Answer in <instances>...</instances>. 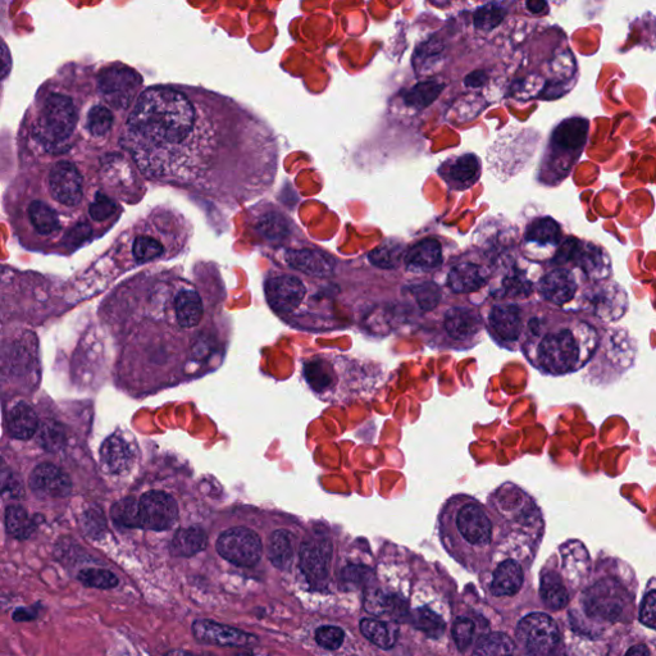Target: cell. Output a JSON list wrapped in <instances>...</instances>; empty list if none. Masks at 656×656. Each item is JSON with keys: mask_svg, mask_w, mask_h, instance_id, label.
I'll return each instance as SVG.
<instances>
[{"mask_svg": "<svg viewBox=\"0 0 656 656\" xmlns=\"http://www.w3.org/2000/svg\"><path fill=\"white\" fill-rule=\"evenodd\" d=\"M120 145L148 180L205 197L259 193L276 172L270 127L238 100L202 86L145 88L126 118Z\"/></svg>", "mask_w": 656, "mask_h": 656, "instance_id": "6da1fadb", "label": "cell"}, {"mask_svg": "<svg viewBox=\"0 0 656 656\" xmlns=\"http://www.w3.org/2000/svg\"><path fill=\"white\" fill-rule=\"evenodd\" d=\"M439 528L445 550L460 566L472 573L489 567L495 525L480 501L467 495L453 496L441 510Z\"/></svg>", "mask_w": 656, "mask_h": 656, "instance_id": "7a4b0ae2", "label": "cell"}, {"mask_svg": "<svg viewBox=\"0 0 656 656\" xmlns=\"http://www.w3.org/2000/svg\"><path fill=\"white\" fill-rule=\"evenodd\" d=\"M598 344L594 327L569 318L567 323L545 332L536 345L532 363L545 375H568L586 366Z\"/></svg>", "mask_w": 656, "mask_h": 656, "instance_id": "3957f363", "label": "cell"}, {"mask_svg": "<svg viewBox=\"0 0 656 656\" xmlns=\"http://www.w3.org/2000/svg\"><path fill=\"white\" fill-rule=\"evenodd\" d=\"M589 132L590 121L581 116L568 117L551 131L545 154V180L551 185L567 179L586 148Z\"/></svg>", "mask_w": 656, "mask_h": 656, "instance_id": "277c9868", "label": "cell"}, {"mask_svg": "<svg viewBox=\"0 0 656 656\" xmlns=\"http://www.w3.org/2000/svg\"><path fill=\"white\" fill-rule=\"evenodd\" d=\"M45 198L43 200L61 214L59 209H63L66 216L68 211H80L84 207L88 193H86V181L79 166L68 159H59L49 166L48 170L43 173V186Z\"/></svg>", "mask_w": 656, "mask_h": 656, "instance_id": "5b68a950", "label": "cell"}, {"mask_svg": "<svg viewBox=\"0 0 656 656\" xmlns=\"http://www.w3.org/2000/svg\"><path fill=\"white\" fill-rule=\"evenodd\" d=\"M557 266L580 268L583 275L592 282H601L612 275V261L607 250L598 244L576 238H566L559 245L553 257Z\"/></svg>", "mask_w": 656, "mask_h": 656, "instance_id": "8992f818", "label": "cell"}, {"mask_svg": "<svg viewBox=\"0 0 656 656\" xmlns=\"http://www.w3.org/2000/svg\"><path fill=\"white\" fill-rule=\"evenodd\" d=\"M517 640L526 654H553L560 644L558 624L548 614H528L518 623Z\"/></svg>", "mask_w": 656, "mask_h": 656, "instance_id": "52a82bcc", "label": "cell"}, {"mask_svg": "<svg viewBox=\"0 0 656 656\" xmlns=\"http://www.w3.org/2000/svg\"><path fill=\"white\" fill-rule=\"evenodd\" d=\"M583 603L591 618L615 623L622 621L626 613L627 592L619 583L603 580L587 590Z\"/></svg>", "mask_w": 656, "mask_h": 656, "instance_id": "ba28073f", "label": "cell"}, {"mask_svg": "<svg viewBox=\"0 0 656 656\" xmlns=\"http://www.w3.org/2000/svg\"><path fill=\"white\" fill-rule=\"evenodd\" d=\"M217 550L222 558L238 567H253L262 558L261 537L246 527L230 528L217 540Z\"/></svg>", "mask_w": 656, "mask_h": 656, "instance_id": "9c48e42d", "label": "cell"}, {"mask_svg": "<svg viewBox=\"0 0 656 656\" xmlns=\"http://www.w3.org/2000/svg\"><path fill=\"white\" fill-rule=\"evenodd\" d=\"M141 528L166 531L179 518V508L171 495L162 491H149L140 499Z\"/></svg>", "mask_w": 656, "mask_h": 656, "instance_id": "30bf717a", "label": "cell"}, {"mask_svg": "<svg viewBox=\"0 0 656 656\" xmlns=\"http://www.w3.org/2000/svg\"><path fill=\"white\" fill-rule=\"evenodd\" d=\"M307 289L298 277L282 275L272 277L266 284V296L273 311L293 313L302 305Z\"/></svg>", "mask_w": 656, "mask_h": 656, "instance_id": "8fae6325", "label": "cell"}, {"mask_svg": "<svg viewBox=\"0 0 656 656\" xmlns=\"http://www.w3.org/2000/svg\"><path fill=\"white\" fill-rule=\"evenodd\" d=\"M195 639L204 644L221 646V648H246L258 640L238 628L225 626V624L199 619L193 624Z\"/></svg>", "mask_w": 656, "mask_h": 656, "instance_id": "7c38bea8", "label": "cell"}, {"mask_svg": "<svg viewBox=\"0 0 656 656\" xmlns=\"http://www.w3.org/2000/svg\"><path fill=\"white\" fill-rule=\"evenodd\" d=\"M578 291V281L571 268L558 266L539 281L542 298L555 305L571 303Z\"/></svg>", "mask_w": 656, "mask_h": 656, "instance_id": "4fadbf2b", "label": "cell"}, {"mask_svg": "<svg viewBox=\"0 0 656 656\" xmlns=\"http://www.w3.org/2000/svg\"><path fill=\"white\" fill-rule=\"evenodd\" d=\"M589 302L596 316L605 322L621 320L628 309V295L618 284L596 286Z\"/></svg>", "mask_w": 656, "mask_h": 656, "instance_id": "5bb4252c", "label": "cell"}, {"mask_svg": "<svg viewBox=\"0 0 656 656\" xmlns=\"http://www.w3.org/2000/svg\"><path fill=\"white\" fill-rule=\"evenodd\" d=\"M30 487L43 498L61 499L71 494L72 484L65 472L53 464L36 467L30 476Z\"/></svg>", "mask_w": 656, "mask_h": 656, "instance_id": "9a60e30c", "label": "cell"}, {"mask_svg": "<svg viewBox=\"0 0 656 656\" xmlns=\"http://www.w3.org/2000/svg\"><path fill=\"white\" fill-rule=\"evenodd\" d=\"M332 546L330 542L323 540H311L304 542L300 549V563L302 569L313 582L325 580L330 569Z\"/></svg>", "mask_w": 656, "mask_h": 656, "instance_id": "2e32d148", "label": "cell"}, {"mask_svg": "<svg viewBox=\"0 0 656 656\" xmlns=\"http://www.w3.org/2000/svg\"><path fill=\"white\" fill-rule=\"evenodd\" d=\"M441 176L450 188L466 190L476 184L481 175V162L473 154L458 157L440 168Z\"/></svg>", "mask_w": 656, "mask_h": 656, "instance_id": "e0dca14e", "label": "cell"}, {"mask_svg": "<svg viewBox=\"0 0 656 656\" xmlns=\"http://www.w3.org/2000/svg\"><path fill=\"white\" fill-rule=\"evenodd\" d=\"M286 261L294 270L307 273L309 276L330 277L334 275V259L318 250H291L286 254Z\"/></svg>", "mask_w": 656, "mask_h": 656, "instance_id": "ac0fdd59", "label": "cell"}, {"mask_svg": "<svg viewBox=\"0 0 656 656\" xmlns=\"http://www.w3.org/2000/svg\"><path fill=\"white\" fill-rule=\"evenodd\" d=\"M484 327L480 313L467 307L449 309L445 316V328L455 340L463 341L475 336Z\"/></svg>", "mask_w": 656, "mask_h": 656, "instance_id": "d6986e66", "label": "cell"}, {"mask_svg": "<svg viewBox=\"0 0 656 656\" xmlns=\"http://www.w3.org/2000/svg\"><path fill=\"white\" fill-rule=\"evenodd\" d=\"M490 323L501 340L513 343L522 334L521 308L514 304L495 305L490 313Z\"/></svg>", "mask_w": 656, "mask_h": 656, "instance_id": "ffe728a7", "label": "cell"}, {"mask_svg": "<svg viewBox=\"0 0 656 656\" xmlns=\"http://www.w3.org/2000/svg\"><path fill=\"white\" fill-rule=\"evenodd\" d=\"M525 574L521 564L514 559L505 560L496 567L491 580V594L498 598L516 595L522 589Z\"/></svg>", "mask_w": 656, "mask_h": 656, "instance_id": "44dd1931", "label": "cell"}, {"mask_svg": "<svg viewBox=\"0 0 656 656\" xmlns=\"http://www.w3.org/2000/svg\"><path fill=\"white\" fill-rule=\"evenodd\" d=\"M441 263H443V248L439 241L434 239L421 241L405 255V266L413 272L436 270Z\"/></svg>", "mask_w": 656, "mask_h": 656, "instance_id": "7402d4cb", "label": "cell"}, {"mask_svg": "<svg viewBox=\"0 0 656 656\" xmlns=\"http://www.w3.org/2000/svg\"><path fill=\"white\" fill-rule=\"evenodd\" d=\"M489 280V273L484 267L473 263H460L451 268L448 276L450 289L455 293H473L480 290Z\"/></svg>", "mask_w": 656, "mask_h": 656, "instance_id": "603a6c76", "label": "cell"}, {"mask_svg": "<svg viewBox=\"0 0 656 656\" xmlns=\"http://www.w3.org/2000/svg\"><path fill=\"white\" fill-rule=\"evenodd\" d=\"M528 244L539 246L542 249H551L557 252L562 244L563 232L559 223L551 217H541L528 225L525 235Z\"/></svg>", "mask_w": 656, "mask_h": 656, "instance_id": "cb8c5ba5", "label": "cell"}, {"mask_svg": "<svg viewBox=\"0 0 656 656\" xmlns=\"http://www.w3.org/2000/svg\"><path fill=\"white\" fill-rule=\"evenodd\" d=\"M39 428V419L34 409L25 403L13 407L8 417V431L13 439L29 440Z\"/></svg>", "mask_w": 656, "mask_h": 656, "instance_id": "d4e9b609", "label": "cell"}, {"mask_svg": "<svg viewBox=\"0 0 656 656\" xmlns=\"http://www.w3.org/2000/svg\"><path fill=\"white\" fill-rule=\"evenodd\" d=\"M540 594L546 607L555 610V612L566 608L569 599H571V594H569L562 578L553 571L542 573Z\"/></svg>", "mask_w": 656, "mask_h": 656, "instance_id": "484cf974", "label": "cell"}, {"mask_svg": "<svg viewBox=\"0 0 656 656\" xmlns=\"http://www.w3.org/2000/svg\"><path fill=\"white\" fill-rule=\"evenodd\" d=\"M207 535L199 527L181 528L171 542V553L175 557H193L207 546Z\"/></svg>", "mask_w": 656, "mask_h": 656, "instance_id": "4316f807", "label": "cell"}, {"mask_svg": "<svg viewBox=\"0 0 656 656\" xmlns=\"http://www.w3.org/2000/svg\"><path fill=\"white\" fill-rule=\"evenodd\" d=\"M267 551L273 566L286 571L294 560L293 535L285 530L273 532L268 539Z\"/></svg>", "mask_w": 656, "mask_h": 656, "instance_id": "83f0119b", "label": "cell"}, {"mask_svg": "<svg viewBox=\"0 0 656 656\" xmlns=\"http://www.w3.org/2000/svg\"><path fill=\"white\" fill-rule=\"evenodd\" d=\"M102 460L109 471L121 473L130 467L132 453L129 444L118 436L109 437L102 446Z\"/></svg>", "mask_w": 656, "mask_h": 656, "instance_id": "f1b7e54d", "label": "cell"}, {"mask_svg": "<svg viewBox=\"0 0 656 656\" xmlns=\"http://www.w3.org/2000/svg\"><path fill=\"white\" fill-rule=\"evenodd\" d=\"M361 631L368 641L384 650L394 648L398 640V627L377 619H363Z\"/></svg>", "mask_w": 656, "mask_h": 656, "instance_id": "f546056e", "label": "cell"}, {"mask_svg": "<svg viewBox=\"0 0 656 656\" xmlns=\"http://www.w3.org/2000/svg\"><path fill=\"white\" fill-rule=\"evenodd\" d=\"M444 84L435 79L419 82L407 91H404L403 98L408 107L416 109H425L435 102L440 94L443 93Z\"/></svg>", "mask_w": 656, "mask_h": 656, "instance_id": "4dcf8cb0", "label": "cell"}, {"mask_svg": "<svg viewBox=\"0 0 656 656\" xmlns=\"http://www.w3.org/2000/svg\"><path fill=\"white\" fill-rule=\"evenodd\" d=\"M6 528L9 535L15 539L26 540L33 535L35 523L24 508L11 505L6 510Z\"/></svg>", "mask_w": 656, "mask_h": 656, "instance_id": "1f68e13d", "label": "cell"}, {"mask_svg": "<svg viewBox=\"0 0 656 656\" xmlns=\"http://www.w3.org/2000/svg\"><path fill=\"white\" fill-rule=\"evenodd\" d=\"M113 521L125 528H141L140 501L125 498L117 501L111 509Z\"/></svg>", "mask_w": 656, "mask_h": 656, "instance_id": "d6a6232c", "label": "cell"}, {"mask_svg": "<svg viewBox=\"0 0 656 656\" xmlns=\"http://www.w3.org/2000/svg\"><path fill=\"white\" fill-rule=\"evenodd\" d=\"M403 254L404 248L402 244L396 243V241H386V243L378 246L377 249L369 253L368 258L375 266L390 270V268L399 266Z\"/></svg>", "mask_w": 656, "mask_h": 656, "instance_id": "836d02e7", "label": "cell"}, {"mask_svg": "<svg viewBox=\"0 0 656 656\" xmlns=\"http://www.w3.org/2000/svg\"><path fill=\"white\" fill-rule=\"evenodd\" d=\"M516 650V645L509 636L505 633L496 632L490 633L481 639L477 644V648L473 651L476 655H508L513 654Z\"/></svg>", "mask_w": 656, "mask_h": 656, "instance_id": "e575fe53", "label": "cell"}, {"mask_svg": "<svg viewBox=\"0 0 656 656\" xmlns=\"http://www.w3.org/2000/svg\"><path fill=\"white\" fill-rule=\"evenodd\" d=\"M79 581L94 589H113L118 585L116 574L100 568H88L79 573Z\"/></svg>", "mask_w": 656, "mask_h": 656, "instance_id": "d590c367", "label": "cell"}, {"mask_svg": "<svg viewBox=\"0 0 656 656\" xmlns=\"http://www.w3.org/2000/svg\"><path fill=\"white\" fill-rule=\"evenodd\" d=\"M505 11L499 4L491 3L486 6L478 8L475 13V26L476 29L482 31H491L501 24L504 20Z\"/></svg>", "mask_w": 656, "mask_h": 656, "instance_id": "8d00e7d4", "label": "cell"}, {"mask_svg": "<svg viewBox=\"0 0 656 656\" xmlns=\"http://www.w3.org/2000/svg\"><path fill=\"white\" fill-rule=\"evenodd\" d=\"M39 443L45 450L56 451L63 448L65 444V432H63L62 427L57 425L54 422H45L43 426L40 427L38 431Z\"/></svg>", "mask_w": 656, "mask_h": 656, "instance_id": "74e56055", "label": "cell"}, {"mask_svg": "<svg viewBox=\"0 0 656 656\" xmlns=\"http://www.w3.org/2000/svg\"><path fill=\"white\" fill-rule=\"evenodd\" d=\"M453 637L455 644L460 653H464L469 648H471L473 640H475L476 633V624L467 617H459L457 621L454 622Z\"/></svg>", "mask_w": 656, "mask_h": 656, "instance_id": "f35d334b", "label": "cell"}, {"mask_svg": "<svg viewBox=\"0 0 656 656\" xmlns=\"http://www.w3.org/2000/svg\"><path fill=\"white\" fill-rule=\"evenodd\" d=\"M416 627L418 630L425 632L428 637H440L445 631L443 619L432 613L431 610H417Z\"/></svg>", "mask_w": 656, "mask_h": 656, "instance_id": "ab89813d", "label": "cell"}, {"mask_svg": "<svg viewBox=\"0 0 656 656\" xmlns=\"http://www.w3.org/2000/svg\"><path fill=\"white\" fill-rule=\"evenodd\" d=\"M345 633L340 627L322 626L316 631V641L321 648L336 650L343 645Z\"/></svg>", "mask_w": 656, "mask_h": 656, "instance_id": "60d3db41", "label": "cell"}, {"mask_svg": "<svg viewBox=\"0 0 656 656\" xmlns=\"http://www.w3.org/2000/svg\"><path fill=\"white\" fill-rule=\"evenodd\" d=\"M414 298H416L419 307L423 311H430L434 308L440 300V289L435 284H427L414 286Z\"/></svg>", "mask_w": 656, "mask_h": 656, "instance_id": "b9f144b4", "label": "cell"}, {"mask_svg": "<svg viewBox=\"0 0 656 656\" xmlns=\"http://www.w3.org/2000/svg\"><path fill=\"white\" fill-rule=\"evenodd\" d=\"M640 622L646 627L656 630V590L650 591L642 600Z\"/></svg>", "mask_w": 656, "mask_h": 656, "instance_id": "7bdbcfd3", "label": "cell"}, {"mask_svg": "<svg viewBox=\"0 0 656 656\" xmlns=\"http://www.w3.org/2000/svg\"><path fill=\"white\" fill-rule=\"evenodd\" d=\"M526 8L532 16H545L549 13L548 0H526Z\"/></svg>", "mask_w": 656, "mask_h": 656, "instance_id": "ee69618b", "label": "cell"}, {"mask_svg": "<svg viewBox=\"0 0 656 656\" xmlns=\"http://www.w3.org/2000/svg\"><path fill=\"white\" fill-rule=\"evenodd\" d=\"M487 82V75L485 74L484 71H476L473 72V74L468 75L466 77V81H464V84L468 86V88H481V86H484Z\"/></svg>", "mask_w": 656, "mask_h": 656, "instance_id": "f6af8a7d", "label": "cell"}, {"mask_svg": "<svg viewBox=\"0 0 656 656\" xmlns=\"http://www.w3.org/2000/svg\"><path fill=\"white\" fill-rule=\"evenodd\" d=\"M628 655H649L650 651L648 648H645V646H637V648H633L631 650L627 651Z\"/></svg>", "mask_w": 656, "mask_h": 656, "instance_id": "bcb514c9", "label": "cell"}]
</instances>
